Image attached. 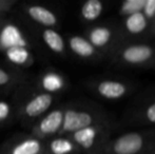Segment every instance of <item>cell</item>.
I'll list each match as a JSON object with an SVG mask.
<instances>
[{
	"instance_id": "d6986e66",
	"label": "cell",
	"mask_w": 155,
	"mask_h": 154,
	"mask_svg": "<svg viewBox=\"0 0 155 154\" xmlns=\"http://www.w3.org/2000/svg\"><path fill=\"white\" fill-rule=\"evenodd\" d=\"M135 120L143 125L155 126V100L147 103L141 109L137 110Z\"/></svg>"
},
{
	"instance_id": "83f0119b",
	"label": "cell",
	"mask_w": 155,
	"mask_h": 154,
	"mask_svg": "<svg viewBox=\"0 0 155 154\" xmlns=\"http://www.w3.org/2000/svg\"><path fill=\"white\" fill-rule=\"evenodd\" d=\"M2 23H3V21H2V20H0V28H1V25H2Z\"/></svg>"
},
{
	"instance_id": "ac0fdd59",
	"label": "cell",
	"mask_w": 155,
	"mask_h": 154,
	"mask_svg": "<svg viewBox=\"0 0 155 154\" xmlns=\"http://www.w3.org/2000/svg\"><path fill=\"white\" fill-rule=\"evenodd\" d=\"M104 4L100 0H88L80 8V17L86 22H93L101 16Z\"/></svg>"
},
{
	"instance_id": "8fae6325",
	"label": "cell",
	"mask_w": 155,
	"mask_h": 154,
	"mask_svg": "<svg viewBox=\"0 0 155 154\" xmlns=\"http://www.w3.org/2000/svg\"><path fill=\"white\" fill-rule=\"evenodd\" d=\"M121 28L123 30H119V31H120L123 38L124 37V35L129 36V37H140L145 34L150 33L151 23L145 17L143 12H140L124 17Z\"/></svg>"
},
{
	"instance_id": "cb8c5ba5",
	"label": "cell",
	"mask_w": 155,
	"mask_h": 154,
	"mask_svg": "<svg viewBox=\"0 0 155 154\" xmlns=\"http://www.w3.org/2000/svg\"><path fill=\"white\" fill-rule=\"evenodd\" d=\"M16 4V0H0V14L10 12Z\"/></svg>"
},
{
	"instance_id": "603a6c76",
	"label": "cell",
	"mask_w": 155,
	"mask_h": 154,
	"mask_svg": "<svg viewBox=\"0 0 155 154\" xmlns=\"http://www.w3.org/2000/svg\"><path fill=\"white\" fill-rule=\"evenodd\" d=\"M143 14L150 21V23L155 18V0H146L145 6H143Z\"/></svg>"
},
{
	"instance_id": "5bb4252c",
	"label": "cell",
	"mask_w": 155,
	"mask_h": 154,
	"mask_svg": "<svg viewBox=\"0 0 155 154\" xmlns=\"http://www.w3.org/2000/svg\"><path fill=\"white\" fill-rule=\"evenodd\" d=\"M77 147L67 135H58L45 142V154H76Z\"/></svg>"
},
{
	"instance_id": "277c9868",
	"label": "cell",
	"mask_w": 155,
	"mask_h": 154,
	"mask_svg": "<svg viewBox=\"0 0 155 154\" xmlns=\"http://www.w3.org/2000/svg\"><path fill=\"white\" fill-rule=\"evenodd\" d=\"M111 123L97 125L78 130L69 136L79 152L97 154L104 144L111 138Z\"/></svg>"
},
{
	"instance_id": "9c48e42d",
	"label": "cell",
	"mask_w": 155,
	"mask_h": 154,
	"mask_svg": "<svg viewBox=\"0 0 155 154\" xmlns=\"http://www.w3.org/2000/svg\"><path fill=\"white\" fill-rule=\"evenodd\" d=\"M0 154H45V142L32 135L15 138L4 145Z\"/></svg>"
},
{
	"instance_id": "5b68a950",
	"label": "cell",
	"mask_w": 155,
	"mask_h": 154,
	"mask_svg": "<svg viewBox=\"0 0 155 154\" xmlns=\"http://www.w3.org/2000/svg\"><path fill=\"white\" fill-rule=\"evenodd\" d=\"M64 106L51 110L38 120L35 121L32 128V136L47 142L50 138L58 136L62 128Z\"/></svg>"
},
{
	"instance_id": "3957f363",
	"label": "cell",
	"mask_w": 155,
	"mask_h": 154,
	"mask_svg": "<svg viewBox=\"0 0 155 154\" xmlns=\"http://www.w3.org/2000/svg\"><path fill=\"white\" fill-rule=\"evenodd\" d=\"M155 145V129L131 131L111 137L97 154H143Z\"/></svg>"
},
{
	"instance_id": "ba28073f",
	"label": "cell",
	"mask_w": 155,
	"mask_h": 154,
	"mask_svg": "<svg viewBox=\"0 0 155 154\" xmlns=\"http://www.w3.org/2000/svg\"><path fill=\"white\" fill-rule=\"evenodd\" d=\"M92 89L101 98L107 100H119L130 94L132 84L124 80L104 78L92 84Z\"/></svg>"
},
{
	"instance_id": "7402d4cb",
	"label": "cell",
	"mask_w": 155,
	"mask_h": 154,
	"mask_svg": "<svg viewBox=\"0 0 155 154\" xmlns=\"http://www.w3.org/2000/svg\"><path fill=\"white\" fill-rule=\"evenodd\" d=\"M12 106L4 100H0V123H5L12 115Z\"/></svg>"
},
{
	"instance_id": "6da1fadb",
	"label": "cell",
	"mask_w": 155,
	"mask_h": 154,
	"mask_svg": "<svg viewBox=\"0 0 155 154\" xmlns=\"http://www.w3.org/2000/svg\"><path fill=\"white\" fill-rule=\"evenodd\" d=\"M114 64L129 68L155 67V44L143 41H119L110 52Z\"/></svg>"
},
{
	"instance_id": "ffe728a7",
	"label": "cell",
	"mask_w": 155,
	"mask_h": 154,
	"mask_svg": "<svg viewBox=\"0 0 155 154\" xmlns=\"http://www.w3.org/2000/svg\"><path fill=\"white\" fill-rule=\"evenodd\" d=\"M146 0H126L120 4L119 14L124 17H128L130 15L143 12Z\"/></svg>"
},
{
	"instance_id": "8992f818",
	"label": "cell",
	"mask_w": 155,
	"mask_h": 154,
	"mask_svg": "<svg viewBox=\"0 0 155 154\" xmlns=\"http://www.w3.org/2000/svg\"><path fill=\"white\" fill-rule=\"evenodd\" d=\"M86 38L100 54L109 52L123 40L119 29L110 25H95L87 32Z\"/></svg>"
},
{
	"instance_id": "4316f807",
	"label": "cell",
	"mask_w": 155,
	"mask_h": 154,
	"mask_svg": "<svg viewBox=\"0 0 155 154\" xmlns=\"http://www.w3.org/2000/svg\"><path fill=\"white\" fill-rule=\"evenodd\" d=\"M4 15L3 14H0V20H2V17H3Z\"/></svg>"
},
{
	"instance_id": "30bf717a",
	"label": "cell",
	"mask_w": 155,
	"mask_h": 154,
	"mask_svg": "<svg viewBox=\"0 0 155 154\" xmlns=\"http://www.w3.org/2000/svg\"><path fill=\"white\" fill-rule=\"evenodd\" d=\"M14 47H29L28 39L17 25L3 22L0 28V51Z\"/></svg>"
},
{
	"instance_id": "52a82bcc",
	"label": "cell",
	"mask_w": 155,
	"mask_h": 154,
	"mask_svg": "<svg viewBox=\"0 0 155 154\" xmlns=\"http://www.w3.org/2000/svg\"><path fill=\"white\" fill-rule=\"evenodd\" d=\"M55 101V95L39 92L29 98L20 108V116L25 120H38L50 111Z\"/></svg>"
},
{
	"instance_id": "d4e9b609",
	"label": "cell",
	"mask_w": 155,
	"mask_h": 154,
	"mask_svg": "<svg viewBox=\"0 0 155 154\" xmlns=\"http://www.w3.org/2000/svg\"><path fill=\"white\" fill-rule=\"evenodd\" d=\"M149 35L152 36V37H155V18H154V20L151 22V28H150Z\"/></svg>"
},
{
	"instance_id": "7a4b0ae2",
	"label": "cell",
	"mask_w": 155,
	"mask_h": 154,
	"mask_svg": "<svg viewBox=\"0 0 155 154\" xmlns=\"http://www.w3.org/2000/svg\"><path fill=\"white\" fill-rule=\"evenodd\" d=\"M111 123L108 114L97 106L72 105L64 106L62 128L59 135H70L78 130L97 125Z\"/></svg>"
},
{
	"instance_id": "7c38bea8",
	"label": "cell",
	"mask_w": 155,
	"mask_h": 154,
	"mask_svg": "<svg viewBox=\"0 0 155 154\" xmlns=\"http://www.w3.org/2000/svg\"><path fill=\"white\" fill-rule=\"evenodd\" d=\"M23 11L31 20L40 25L45 29H54L58 25V17L47 6L39 4H28L25 5Z\"/></svg>"
},
{
	"instance_id": "4fadbf2b",
	"label": "cell",
	"mask_w": 155,
	"mask_h": 154,
	"mask_svg": "<svg viewBox=\"0 0 155 154\" xmlns=\"http://www.w3.org/2000/svg\"><path fill=\"white\" fill-rule=\"evenodd\" d=\"M68 44H69V49L71 50L72 53L81 59H96V58H99L101 55L84 36H70Z\"/></svg>"
},
{
	"instance_id": "e0dca14e",
	"label": "cell",
	"mask_w": 155,
	"mask_h": 154,
	"mask_svg": "<svg viewBox=\"0 0 155 154\" xmlns=\"http://www.w3.org/2000/svg\"><path fill=\"white\" fill-rule=\"evenodd\" d=\"M41 38L45 44L55 54L63 55L65 53V41L61 34L55 29H43L41 31Z\"/></svg>"
},
{
	"instance_id": "44dd1931",
	"label": "cell",
	"mask_w": 155,
	"mask_h": 154,
	"mask_svg": "<svg viewBox=\"0 0 155 154\" xmlns=\"http://www.w3.org/2000/svg\"><path fill=\"white\" fill-rule=\"evenodd\" d=\"M18 76L19 75L15 74V73L11 72V71L0 68V87L8 86V84H13V82L18 79Z\"/></svg>"
},
{
	"instance_id": "2e32d148",
	"label": "cell",
	"mask_w": 155,
	"mask_h": 154,
	"mask_svg": "<svg viewBox=\"0 0 155 154\" xmlns=\"http://www.w3.org/2000/svg\"><path fill=\"white\" fill-rule=\"evenodd\" d=\"M10 62L18 67H29L34 61L29 47H14L4 52Z\"/></svg>"
},
{
	"instance_id": "484cf974",
	"label": "cell",
	"mask_w": 155,
	"mask_h": 154,
	"mask_svg": "<svg viewBox=\"0 0 155 154\" xmlns=\"http://www.w3.org/2000/svg\"><path fill=\"white\" fill-rule=\"evenodd\" d=\"M143 154H155V145L153 147H151L149 150H147L146 152H143Z\"/></svg>"
},
{
	"instance_id": "9a60e30c",
	"label": "cell",
	"mask_w": 155,
	"mask_h": 154,
	"mask_svg": "<svg viewBox=\"0 0 155 154\" xmlns=\"http://www.w3.org/2000/svg\"><path fill=\"white\" fill-rule=\"evenodd\" d=\"M39 87L41 92L49 93V94H56L64 89L65 80L63 76L56 72H48L42 75L39 81Z\"/></svg>"
}]
</instances>
